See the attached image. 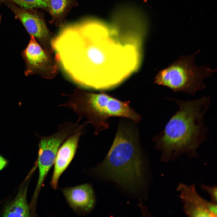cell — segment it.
Returning a JSON list of instances; mask_svg holds the SVG:
<instances>
[{"instance_id":"cell-7","label":"cell","mask_w":217,"mask_h":217,"mask_svg":"<svg viewBox=\"0 0 217 217\" xmlns=\"http://www.w3.org/2000/svg\"><path fill=\"white\" fill-rule=\"evenodd\" d=\"M177 190L179 192V197L183 205V210L187 216L213 217L208 209L209 201L199 194L194 184L188 186L181 182Z\"/></svg>"},{"instance_id":"cell-1","label":"cell","mask_w":217,"mask_h":217,"mask_svg":"<svg viewBox=\"0 0 217 217\" xmlns=\"http://www.w3.org/2000/svg\"><path fill=\"white\" fill-rule=\"evenodd\" d=\"M102 24L87 19L64 27L52 40L56 61L72 81L84 88L100 89L105 56Z\"/></svg>"},{"instance_id":"cell-2","label":"cell","mask_w":217,"mask_h":217,"mask_svg":"<svg viewBox=\"0 0 217 217\" xmlns=\"http://www.w3.org/2000/svg\"><path fill=\"white\" fill-rule=\"evenodd\" d=\"M169 99L176 102L179 110L164 129L152 139L164 163L184 154L190 159L197 156V150L207 138L208 129L203 118L210 102L206 96L191 100Z\"/></svg>"},{"instance_id":"cell-16","label":"cell","mask_w":217,"mask_h":217,"mask_svg":"<svg viewBox=\"0 0 217 217\" xmlns=\"http://www.w3.org/2000/svg\"><path fill=\"white\" fill-rule=\"evenodd\" d=\"M7 161L0 156V171L3 169L7 163Z\"/></svg>"},{"instance_id":"cell-6","label":"cell","mask_w":217,"mask_h":217,"mask_svg":"<svg viewBox=\"0 0 217 217\" xmlns=\"http://www.w3.org/2000/svg\"><path fill=\"white\" fill-rule=\"evenodd\" d=\"M81 124L71 121L59 124L56 132L48 136H40L39 144L38 165L39 175L33 196L37 197L44 181L54 164L57 151L61 145L70 136L80 131Z\"/></svg>"},{"instance_id":"cell-9","label":"cell","mask_w":217,"mask_h":217,"mask_svg":"<svg viewBox=\"0 0 217 217\" xmlns=\"http://www.w3.org/2000/svg\"><path fill=\"white\" fill-rule=\"evenodd\" d=\"M4 2L21 22L27 32L42 42L49 37V31L45 22L37 14L32 13L14 5L8 0Z\"/></svg>"},{"instance_id":"cell-11","label":"cell","mask_w":217,"mask_h":217,"mask_svg":"<svg viewBox=\"0 0 217 217\" xmlns=\"http://www.w3.org/2000/svg\"><path fill=\"white\" fill-rule=\"evenodd\" d=\"M62 191L68 203L74 211L86 213L93 208L95 199L93 189L90 184L65 188Z\"/></svg>"},{"instance_id":"cell-12","label":"cell","mask_w":217,"mask_h":217,"mask_svg":"<svg viewBox=\"0 0 217 217\" xmlns=\"http://www.w3.org/2000/svg\"><path fill=\"white\" fill-rule=\"evenodd\" d=\"M27 188L26 186L20 190L14 199L5 208L3 216H30V209L27 200Z\"/></svg>"},{"instance_id":"cell-5","label":"cell","mask_w":217,"mask_h":217,"mask_svg":"<svg viewBox=\"0 0 217 217\" xmlns=\"http://www.w3.org/2000/svg\"><path fill=\"white\" fill-rule=\"evenodd\" d=\"M198 50L188 56L181 55L167 67L158 72L155 83L172 90L194 95L198 91L205 89V78L217 71L207 65L198 66L195 62Z\"/></svg>"},{"instance_id":"cell-3","label":"cell","mask_w":217,"mask_h":217,"mask_svg":"<svg viewBox=\"0 0 217 217\" xmlns=\"http://www.w3.org/2000/svg\"><path fill=\"white\" fill-rule=\"evenodd\" d=\"M137 131L125 123L119 125L112 145L95 173L136 191L144 183L145 166Z\"/></svg>"},{"instance_id":"cell-14","label":"cell","mask_w":217,"mask_h":217,"mask_svg":"<svg viewBox=\"0 0 217 217\" xmlns=\"http://www.w3.org/2000/svg\"><path fill=\"white\" fill-rule=\"evenodd\" d=\"M17 4L24 9L35 8H44L48 7L47 3L42 0H8Z\"/></svg>"},{"instance_id":"cell-15","label":"cell","mask_w":217,"mask_h":217,"mask_svg":"<svg viewBox=\"0 0 217 217\" xmlns=\"http://www.w3.org/2000/svg\"><path fill=\"white\" fill-rule=\"evenodd\" d=\"M201 189L209 195L211 201L217 203V187L216 186H211L202 184Z\"/></svg>"},{"instance_id":"cell-17","label":"cell","mask_w":217,"mask_h":217,"mask_svg":"<svg viewBox=\"0 0 217 217\" xmlns=\"http://www.w3.org/2000/svg\"><path fill=\"white\" fill-rule=\"evenodd\" d=\"M42 0L44 2H45L48 5L49 2V0Z\"/></svg>"},{"instance_id":"cell-4","label":"cell","mask_w":217,"mask_h":217,"mask_svg":"<svg viewBox=\"0 0 217 217\" xmlns=\"http://www.w3.org/2000/svg\"><path fill=\"white\" fill-rule=\"evenodd\" d=\"M68 101L58 107H65L77 116V123L84 118V123L92 124L94 134L97 135L101 131L108 129V118L120 117L129 118L138 122L140 115L129 106L128 102H122L104 93L96 94L77 90L69 96Z\"/></svg>"},{"instance_id":"cell-13","label":"cell","mask_w":217,"mask_h":217,"mask_svg":"<svg viewBox=\"0 0 217 217\" xmlns=\"http://www.w3.org/2000/svg\"><path fill=\"white\" fill-rule=\"evenodd\" d=\"M72 0H49L48 7L52 19L57 23L63 19Z\"/></svg>"},{"instance_id":"cell-10","label":"cell","mask_w":217,"mask_h":217,"mask_svg":"<svg viewBox=\"0 0 217 217\" xmlns=\"http://www.w3.org/2000/svg\"><path fill=\"white\" fill-rule=\"evenodd\" d=\"M21 55L25 64L24 71L26 76L34 74L43 75L48 68V58L45 51L36 40L31 36L29 42L23 50Z\"/></svg>"},{"instance_id":"cell-8","label":"cell","mask_w":217,"mask_h":217,"mask_svg":"<svg viewBox=\"0 0 217 217\" xmlns=\"http://www.w3.org/2000/svg\"><path fill=\"white\" fill-rule=\"evenodd\" d=\"M83 131H81L72 135L59 148L55 160L54 171L50 183L53 189H57L60 177L74 158Z\"/></svg>"}]
</instances>
